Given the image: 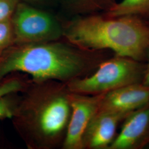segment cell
<instances>
[{"mask_svg": "<svg viewBox=\"0 0 149 149\" xmlns=\"http://www.w3.org/2000/svg\"><path fill=\"white\" fill-rule=\"evenodd\" d=\"M63 36L69 43L88 52L110 50L115 55L144 62L149 48V25L131 16L104 13L75 16L66 22Z\"/></svg>", "mask_w": 149, "mask_h": 149, "instance_id": "cell-1", "label": "cell"}, {"mask_svg": "<svg viewBox=\"0 0 149 149\" xmlns=\"http://www.w3.org/2000/svg\"><path fill=\"white\" fill-rule=\"evenodd\" d=\"M83 52L71 44L56 41L17 44L0 56V81L18 71L38 81L72 79L87 68L88 60Z\"/></svg>", "mask_w": 149, "mask_h": 149, "instance_id": "cell-2", "label": "cell"}, {"mask_svg": "<svg viewBox=\"0 0 149 149\" xmlns=\"http://www.w3.org/2000/svg\"><path fill=\"white\" fill-rule=\"evenodd\" d=\"M146 68V64L143 61L115 55L102 63L90 76L70 81L69 88L74 93L104 94L126 86L142 83Z\"/></svg>", "mask_w": 149, "mask_h": 149, "instance_id": "cell-3", "label": "cell"}, {"mask_svg": "<svg viewBox=\"0 0 149 149\" xmlns=\"http://www.w3.org/2000/svg\"><path fill=\"white\" fill-rule=\"evenodd\" d=\"M17 44L56 41L63 24L50 12L20 1L11 17Z\"/></svg>", "mask_w": 149, "mask_h": 149, "instance_id": "cell-4", "label": "cell"}, {"mask_svg": "<svg viewBox=\"0 0 149 149\" xmlns=\"http://www.w3.org/2000/svg\"><path fill=\"white\" fill-rule=\"evenodd\" d=\"M102 95L72 93L69 96L71 112L64 141L65 149H84V134L91 119L99 109Z\"/></svg>", "mask_w": 149, "mask_h": 149, "instance_id": "cell-5", "label": "cell"}, {"mask_svg": "<svg viewBox=\"0 0 149 149\" xmlns=\"http://www.w3.org/2000/svg\"><path fill=\"white\" fill-rule=\"evenodd\" d=\"M130 113L99 109L86 128L82 138L83 148L108 149L117 135L118 125Z\"/></svg>", "mask_w": 149, "mask_h": 149, "instance_id": "cell-6", "label": "cell"}, {"mask_svg": "<svg viewBox=\"0 0 149 149\" xmlns=\"http://www.w3.org/2000/svg\"><path fill=\"white\" fill-rule=\"evenodd\" d=\"M108 149H141L149 143V103L129 113Z\"/></svg>", "mask_w": 149, "mask_h": 149, "instance_id": "cell-7", "label": "cell"}, {"mask_svg": "<svg viewBox=\"0 0 149 149\" xmlns=\"http://www.w3.org/2000/svg\"><path fill=\"white\" fill-rule=\"evenodd\" d=\"M39 107L35 117L38 132L45 138L58 136L66 127L71 116L69 96H53Z\"/></svg>", "mask_w": 149, "mask_h": 149, "instance_id": "cell-8", "label": "cell"}, {"mask_svg": "<svg viewBox=\"0 0 149 149\" xmlns=\"http://www.w3.org/2000/svg\"><path fill=\"white\" fill-rule=\"evenodd\" d=\"M149 103V86H126L103 94L100 109L130 113Z\"/></svg>", "mask_w": 149, "mask_h": 149, "instance_id": "cell-9", "label": "cell"}, {"mask_svg": "<svg viewBox=\"0 0 149 149\" xmlns=\"http://www.w3.org/2000/svg\"><path fill=\"white\" fill-rule=\"evenodd\" d=\"M65 14L71 17L108 12L117 0H59Z\"/></svg>", "mask_w": 149, "mask_h": 149, "instance_id": "cell-10", "label": "cell"}, {"mask_svg": "<svg viewBox=\"0 0 149 149\" xmlns=\"http://www.w3.org/2000/svg\"><path fill=\"white\" fill-rule=\"evenodd\" d=\"M104 13L112 16H134L149 22V0H122Z\"/></svg>", "mask_w": 149, "mask_h": 149, "instance_id": "cell-11", "label": "cell"}, {"mask_svg": "<svg viewBox=\"0 0 149 149\" xmlns=\"http://www.w3.org/2000/svg\"><path fill=\"white\" fill-rule=\"evenodd\" d=\"M15 43L11 18L0 22V56Z\"/></svg>", "mask_w": 149, "mask_h": 149, "instance_id": "cell-12", "label": "cell"}, {"mask_svg": "<svg viewBox=\"0 0 149 149\" xmlns=\"http://www.w3.org/2000/svg\"><path fill=\"white\" fill-rule=\"evenodd\" d=\"M20 0H0V22L11 18Z\"/></svg>", "mask_w": 149, "mask_h": 149, "instance_id": "cell-13", "label": "cell"}, {"mask_svg": "<svg viewBox=\"0 0 149 149\" xmlns=\"http://www.w3.org/2000/svg\"><path fill=\"white\" fill-rule=\"evenodd\" d=\"M16 112L14 103L7 96L0 98V120L12 117Z\"/></svg>", "mask_w": 149, "mask_h": 149, "instance_id": "cell-14", "label": "cell"}, {"mask_svg": "<svg viewBox=\"0 0 149 149\" xmlns=\"http://www.w3.org/2000/svg\"><path fill=\"white\" fill-rule=\"evenodd\" d=\"M21 88V84L18 80H11L5 82L0 85V98L18 91Z\"/></svg>", "mask_w": 149, "mask_h": 149, "instance_id": "cell-15", "label": "cell"}, {"mask_svg": "<svg viewBox=\"0 0 149 149\" xmlns=\"http://www.w3.org/2000/svg\"><path fill=\"white\" fill-rule=\"evenodd\" d=\"M21 2L26 3L30 5L44 9V7H48L53 5L56 0H20ZM59 1V0H58Z\"/></svg>", "mask_w": 149, "mask_h": 149, "instance_id": "cell-16", "label": "cell"}, {"mask_svg": "<svg viewBox=\"0 0 149 149\" xmlns=\"http://www.w3.org/2000/svg\"><path fill=\"white\" fill-rule=\"evenodd\" d=\"M147 64H146V71L145 74L144 76V79L143 81L142 84L144 85L149 86V48L148 50L147 54H146V59Z\"/></svg>", "mask_w": 149, "mask_h": 149, "instance_id": "cell-17", "label": "cell"}, {"mask_svg": "<svg viewBox=\"0 0 149 149\" xmlns=\"http://www.w3.org/2000/svg\"><path fill=\"white\" fill-rule=\"evenodd\" d=\"M148 24H149V22H148Z\"/></svg>", "mask_w": 149, "mask_h": 149, "instance_id": "cell-18", "label": "cell"}]
</instances>
